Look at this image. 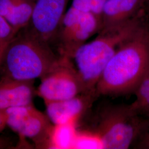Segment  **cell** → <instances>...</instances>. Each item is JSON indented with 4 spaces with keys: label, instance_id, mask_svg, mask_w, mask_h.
<instances>
[{
    "label": "cell",
    "instance_id": "obj_20",
    "mask_svg": "<svg viewBox=\"0 0 149 149\" xmlns=\"http://www.w3.org/2000/svg\"><path fill=\"white\" fill-rule=\"evenodd\" d=\"M7 126L5 113L4 111L0 110V133H1Z\"/></svg>",
    "mask_w": 149,
    "mask_h": 149
},
{
    "label": "cell",
    "instance_id": "obj_10",
    "mask_svg": "<svg viewBox=\"0 0 149 149\" xmlns=\"http://www.w3.org/2000/svg\"><path fill=\"white\" fill-rule=\"evenodd\" d=\"M33 81H19L2 76L0 79V110L32 104L36 93Z\"/></svg>",
    "mask_w": 149,
    "mask_h": 149
},
{
    "label": "cell",
    "instance_id": "obj_8",
    "mask_svg": "<svg viewBox=\"0 0 149 149\" xmlns=\"http://www.w3.org/2000/svg\"><path fill=\"white\" fill-rule=\"evenodd\" d=\"M70 0H34L32 18L28 27L50 44L56 40L59 26Z\"/></svg>",
    "mask_w": 149,
    "mask_h": 149
},
{
    "label": "cell",
    "instance_id": "obj_17",
    "mask_svg": "<svg viewBox=\"0 0 149 149\" xmlns=\"http://www.w3.org/2000/svg\"><path fill=\"white\" fill-rule=\"evenodd\" d=\"M146 117V123L144 130L136 143L138 149H149V116Z\"/></svg>",
    "mask_w": 149,
    "mask_h": 149
},
{
    "label": "cell",
    "instance_id": "obj_18",
    "mask_svg": "<svg viewBox=\"0 0 149 149\" xmlns=\"http://www.w3.org/2000/svg\"><path fill=\"white\" fill-rule=\"evenodd\" d=\"M106 2V0H91V12L98 17L101 21L102 14Z\"/></svg>",
    "mask_w": 149,
    "mask_h": 149
},
{
    "label": "cell",
    "instance_id": "obj_16",
    "mask_svg": "<svg viewBox=\"0 0 149 149\" xmlns=\"http://www.w3.org/2000/svg\"><path fill=\"white\" fill-rule=\"evenodd\" d=\"M17 34L9 23L0 15V65L6 49Z\"/></svg>",
    "mask_w": 149,
    "mask_h": 149
},
{
    "label": "cell",
    "instance_id": "obj_19",
    "mask_svg": "<svg viewBox=\"0 0 149 149\" xmlns=\"http://www.w3.org/2000/svg\"><path fill=\"white\" fill-rule=\"evenodd\" d=\"M71 7L82 12H91V0H71Z\"/></svg>",
    "mask_w": 149,
    "mask_h": 149
},
{
    "label": "cell",
    "instance_id": "obj_7",
    "mask_svg": "<svg viewBox=\"0 0 149 149\" xmlns=\"http://www.w3.org/2000/svg\"><path fill=\"white\" fill-rule=\"evenodd\" d=\"M5 111L7 125L18 134L21 140L31 139L37 149H47L53 124L47 115L33 104L10 108Z\"/></svg>",
    "mask_w": 149,
    "mask_h": 149
},
{
    "label": "cell",
    "instance_id": "obj_14",
    "mask_svg": "<svg viewBox=\"0 0 149 149\" xmlns=\"http://www.w3.org/2000/svg\"><path fill=\"white\" fill-rule=\"evenodd\" d=\"M134 94L135 100L129 107L136 113L148 117L149 116V68Z\"/></svg>",
    "mask_w": 149,
    "mask_h": 149
},
{
    "label": "cell",
    "instance_id": "obj_3",
    "mask_svg": "<svg viewBox=\"0 0 149 149\" xmlns=\"http://www.w3.org/2000/svg\"><path fill=\"white\" fill-rule=\"evenodd\" d=\"M50 44L37 37L27 26L18 32L3 54L2 76L19 81L41 79L59 60Z\"/></svg>",
    "mask_w": 149,
    "mask_h": 149
},
{
    "label": "cell",
    "instance_id": "obj_2",
    "mask_svg": "<svg viewBox=\"0 0 149 149\" xmlns=\"http://www.w3.org/2000/svg\"><path fill=\"white\" fill-rule=\"evenodd\" d=\"M144 22L141 12L127 21L103 28L93 40L76 51L71 60L82 82L84 92L96 91L104 70L118 47Z\"/></svg>",
    "mask_w": 149,
    "mask_h": 149
},
{
    "label": "cell",
    "instance_id": "obj_9",
    "mask_svg": "<svg viewBox=\"0 0 149 149\" xmlns=\"http://www.w3.org/2000/svg\"><path fill=\"white\" fill-rule=\"evenodd\" d=\"M98 96L96 90L82 92L68 100L44 102L47 115L54 125L77 123Z\"/></svg>",
    "mask_w": 149,
    "mask_h": 149
},
{
    "label": "cell",
    "instance_id": "obj_22",
    "mask_svg": "<svg viewBox=\"0 0 149 149\" xmlns=\"http://www.w3.org/2000/svg\"><path fill=\"white\" fill-rule=\"evenodd\" d=\"M145 7H148V9L149 13V0H147V1H146V3Z\"/></svg>",
    "mask_w": 149,
    "mask_h": 149
},
{
    "label": "cell",
    "instance_id": "obj_21",
    "mask_svg": "<svg viewBox=\"0 0 149 149\" xmlns=\"http://www.w3.org/2000/svg\"><path fill=\"white\" fill-rule=\"evenodd\" d=\"M5 143H3V141L0 140V149H3L5 148Z\"/></svg>",
    "mask_w": 149,
    "mask_h": 149
},
{
    "label": "cell",
    "instance_id": "obj_13",
    "mask_svg": "<svg viewBox=\"0 0 149 149\" xmlns=\"http://www.w3.org/2000/svg\"><path fill=\"white\" fill-rule=\"evenodd\" d=\"M77 123L53 124L49 133L47 149H72L78 129Z\"/></svg>",
    "mask_w": 149,
    "mask_h": 149
},
{
    "label": "cell",
    "instance_id": "obj_5",
    "mask_svg": "<svg viewBox=\"0 0 149 149\" xmlns=\"http://www.w3.org/2000/svg\"><path fill=\"white\" fill-rule=\"evenodd\" d=\"M101 20L91 12H82L70 6L60 22L56 40L60 55L71 59L76 51L101 29Z\"/></svg>",
    "mask_w": 149,
    "mask_h": 149
},
{
    "label": "cell",
    "instance_id": "obj_15",
    "mask_svg": "<svg viewBox=\"0 0 149 149\" xmlns=\"http://www.w3.org/2000/svg\"><path fill=\"white\" fill-rule=\"evenodd\" d=\"M104 149V143L96 130L78 129L72 149Z\"/></svg>",
    "mask_w": 149,
    "mask_h": 149
},
{
    "label": "cell",
    "instance_id": "obj_4",
    "mask_svg": "<svg viewBox=\"0 0 149 149\" xmlns=\"http://www.w3.org/2000/svg\"><path fill=\"white\" fill-rule=\"evenodd\" d=\"M146 117L128 106L108 107L102 111L96 129L107 149H129L143 133Z\"/></svg>",
    "mask_w": 149,
    "mask_h": 149
},
{
    "label": "cell",
    "instance_id": "obj_1",
    "mask_svg": "<svg viewBox=\"0 0 149 149\" xmlns=\"http://www.w3.org/2000/svg\"><path fill=\"white\" fill-rule=\"evenodd\" d=\"M149 68V26L143 22L118 47L96 86L99 96L134 93Z\"/></svg>",
    "mask_w": 149,
    "mask_h": 149
},
{
    "label": "cell",
    "instance_id": "obj_6",
    "mask_svg": "<svg viewBox=\"0 0 149 149\" xmlns=\"http://www.w3.org/2000/svg\"><path fill=\"white\" fill-rule=\"evenodd\" d=\"M40 79L36 93L44 102L68 100L84 92L72 60L65 56L60 55L58 63Z\"/></svg>",
    "mask_w": 149,
    "mask_h": 149
},
{
    "label": "cell",
    "instance_id": "obj_12",
    "mask_svg": "<svg viewBox=\"0 0 149 149\" xmlns=\"http://www.w3.org/2000/svg\"><path fill=\"white\" fill-rule=\"evenodd\" d=\"M33 8L34 0H0V15L16 33L29 25Z\"/></svg>",
    "mask_w": 149,
    "mask_h": 149
},
{
    "label": "cell",
    "instance_id": "obj_11",
    "mask_svg": "<svg viewBox=\"0 0 149 149\" xmlns=\"http://www.w3.org/2000/svg\"><path fill=\"white\" fill-rule=\"evenodd\" d=\"M146 1L106 0L102 14L101 29L122 23L138 16L143 12Z\"/></svg>",
    "mask_w": 149,
    "mask_h": 149
}]
</instances>
